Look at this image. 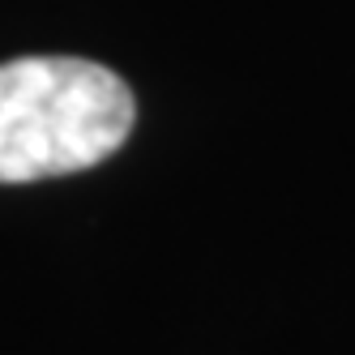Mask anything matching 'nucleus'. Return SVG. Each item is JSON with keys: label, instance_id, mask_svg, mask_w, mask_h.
I'll return each mask as SVG.
<instances>
[{"label": "nucleus", "instance_id": "1", "mask_svg": "<svg viewBox=\"0 0 355 355\" xmlns=\"http://www.w3.org/2000/svg\"><path fill=\"white\" fill-rule=\"evenodd\" d=\"M137 103L112 69L78 56L0 64V184L98 167L133 133Z\"/></svg>", "mask_w": 355, "mask_h": 355}]
</instances>
